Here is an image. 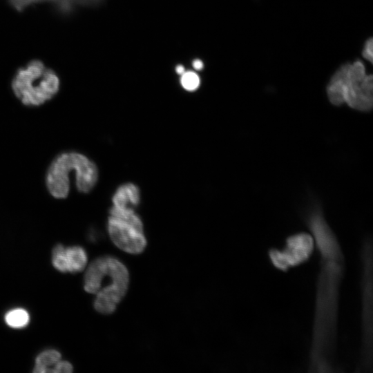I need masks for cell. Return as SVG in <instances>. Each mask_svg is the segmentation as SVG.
Returning <instances> with one entry per match:
<instances>
[{"label":"cell","mask_w":373,"mask_h":373,"mask_svg":"<svg viewBox=\"0 0 373 373\" xmlns=\"http://www.w3.org/2000/svg\"><path fill=\"white\" fill-rule=\"evenodd\" d=\"M307 224L321 256L309 368L311 372H331L344 259L338 241L319 208L311 211Z\"/></svg>","instance_id":"obj_1"},{"label":"cell","mask_w":373,"mask_h":373,"mask_svg":"<svg viewBox=\"0 0 373 373\" xmlns=\"http://www.w3.org/2000/svg\"><path fill=\"white\" fill-rule=\"evenodd\" d=\"M128 285L127 268L119 260L110 256L94 260L84 277V290L96 295L93 306L102 314L115 312L126 295Z\"/></svg>","instance_id":"obj_2"},{"label":"cell","mask_w":373,"mask_h":373,"mask_svg":"<svg viewBox=\"0 0 373 373\" xmlns=\"http://www.w3.org/2000/svg\"><path fill=\"white\" fill-rule=\"evenodd\" d=\"M327 93L334 105L346 103L357 111H369L373 104L372 75L366 74L360 60L344 64L331 77Z\"/></svg>","instance_id":"obj_3"},{"label":"cell","mask_w":373,"mask_h":373,"mask_svg":"<svg viewBox=\"0 0 373 373\" xmlns=\"http://www.w3.org/2000/svg\"><path fill=\"white\" fill-rule=\"evenodd\" d=\"M59 86L56 73L39 60H32L18 69L11 83L15 95L28 106H38L50 100Z\"/></svg>","instance_id":"obj_4"},{"label":"cell","mask_w":373,"mask_h":373,"mask_svg":"<svg viewBox=\"0 0 373 373\" xmlns=\"http://www.w3.org/2000/svg\"><path fill=\"white\" fill-rule=\"evenodd\" d=\"M109 213L107 228L113 244L126 253L141 254L146 239L140 218L131 207L113 206Z\"/></svg>","instance_id":"obj_5"},{"label":"cell","mask_w":373,"mask_h":373,"mask_svg":"<svg viewBox=\"0 0 373 373\" xmlns=\"http://www.w3.org/2000/svg\"><path fill=\"white\" fill-rule=\"evenodd\" d=\"M362 363L372 365V246L366 240L362 249Z\"/></svg>","instance_id":"obj_6"},{"label":"cell","mask_w":373,"mask_h":373,"mask_svg":"<svg viewBox=\"0 0 373 373\" xmlns=\"http://www.w3.org/2000/svg\"><path fill=\"white\" fill-rule=\"evenodd\" d=\"M91 160L86 155L75 151L58 155L50 164L46 185L50 194L56 199L66 198L70 191V173L82 169Z\"/></svg>","instance_id":"obj_7"},{"label":"cell","mask_w":373,"mask_h":373,"mask_svg":"<svg viewBox=\"0 0 373 373\" xmlns=\"http://www.w3.org/2000/svg\"><path fill=\"white\" fill-rule=\"evenodd\" d=\"M314 247L312 236L299 233L289 236L281 250L270 249L269 256L275 267L285 271L307 260L313 252Z\"/></svg>","instance_id":"obj_8"},{"label":"cell","mask_w":373,"mask_h":373,"mask_svg":"<svg viewBox=\"0 0 373 373\" xmlns=\"http://www.w3.org/2000/svg\"><path fill=\"white\" fill-rule=\"evenodd\" d=\"M101 0H8L10 5L17 11H22L28 7L37 3L51 4L59 13L68 15L77 6L96 4Z\"/></svg>","instance_id":"obj_9"},{"label":"cell","mask_w":373,"mask_h":373,"mask_svg":"<svg viewBox=\"0 0 373 373\" xmlns=\"http://www.w3.org/2000/svg\"><path fill=\"white\" fill-rule=\"evenodd\" d=\"M112 200L113 206L117 207L137 206L140 202V190L133 184H124L116 190Z\"/></svg>","instance_id":"obj_10"},{"label":"cell","mask_w":373,"mask_h":373,"mask_svg":"<svg viewBox=\"0 0 373 373\" xmlns=\"http://www.w3.org/2000/svg\"><path fill=\"white\" fill-rule=\"evenodd\" d=\"M66 272L78 273L84 269L87 262V255L80 246L65 247L64 250Z\"/></svg>","instance_id":"obj_11"},{"label":"cell","mask_w":373,"mask_h":373,"mask_svg":"<svg viewBox=\"0 0 373 373\" xmlns=\"http://www.w3.org/2000/svg\"><path fill=\"white\" fill-rule=\"evenodd\" d=\"M61 360V354L56 350L49 349L41 352L35 358L33 372L36 373L52 372L55 364Z\"/></svg>","instance_id":"obj_12"},{"label":"cell","mask_w":373,"mask_h":373,"mask_svg":"<svg viewBox=\"0 0 373 373\" xmlns=\"http://www.w3.org/2000/svg\"><path fill=\"white\" fill-rule=\"evenodd\" d=\"M5 321L9 327L15 329H20L28 324L30 315L23 308H15L6 314Z\"/></svg>","instance_id":"obj_13"},{"label":"cell","mask_w":373,"mask_h":373,"mask_svg":"<svg viewBox=\"0 0 373 373\" xmlns=\"http://www.w3.org/2000/svg\"><path fill=\"white\" fill-rule=\"evenodd\" d=\"M180 84L186 91H195L200 86V78L199 75L193 70H185L180 75Z\"/></svg>","instance_id":"obj_14"},{"label":"cell","mask_w":373,"mask_h":373,"mask_svg":"<svg viewBox=\"0 0 373 373\" xmlns=\"http://www.w3.org/2000/svg\"><path fill=\"white\" fill-rule=\"evenodd\" d=\"M73 369L70 363L59 360L54 366L52 373H70L73 372Z\"/></svg>","instance_id":"obj_15"},{"label":"cell","mask_w":373,"mask_h":373,"mask_svg":"<svg viewBox=\"0 0 373 373\" xmlns=\"http://www.w3.org/2000/svg\"><path fill=\"white\" fill-rule=\"evenodd\" d=\"M372 38L367 39L364 45V48L362 51L363 57L372 63Z\"/></svg>","instance_id":"obj_16"},{"label":"cell","mask_w":373,"mask_h":373,"mask_svg":"<svg viewBox=\"0 0 373 373\" xmlns=\"http://www.w3.org/2000/svg\"><path fill=\"white\" fill-rule=\"evenodd\" d=\"M192 66L195 70H201L204 68V63L200 59H195L192 61Z\"/></svg>","instance_id":"obj_17"},{"label":"cell","mask_w":373,"mask_h":373,"mask_svg":"<svg viewBox=\"0 0 373 373\" xmlns=\"http://www.w3.org/2000/svg\"><path fill=\"white\" fill-rule=\"evenodd\" d=\"M175 70L176 73L179 75H181L182 74H183L184 71L186 70L184 66L182 64L177 65L175 68Z\"/></svg>","instance_id":"obj_18"}]
</instances>
